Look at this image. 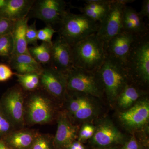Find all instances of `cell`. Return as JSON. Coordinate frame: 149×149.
Segmentation results:
<instances>
[{
  "instance_id": "obj_2",
  "label": "cell",
  "mask_w": 149,
  "mask_h": 149,
  "mask_svg": "<svg viewBox=\"0 0 149 149\" xmlns=\"http://www.w3.org/2000/svg\"><path fill=\"white\" fill-rule=\"evenodd\" d=\"M71 47L73 67L97 72L106 57L104 43L96 34L86 37Z\"/></svg>"
},
{
  "instance_id": "obj_10",
  "label": "cell",
  "mask_w": 149,
  "mask_h": 149,
  "mask_svg": "<svg viewBox=\"0 0 149 149\" xmlns=\"http://www.w3.org/2000/svg\"><path fill=\"white\" fill-rule=\"evenodd\" d=\"M25 111L26 120L32 125L50 122L54 112L50 100L40 93L31 95Z\"/></svg>"
},
{
  "instance_id": "obj_34",
  "label": "cell",
  "mask_w": 149,
  "mask_h": 149,
  "mask_svg": "<svg viewBox=\"0 0 149 149\" xmlns=\"http://www.w3.org/2000/svg\"><path fill=\"white\" fill-rule=\"evenodd\" d=\"M139 13L142 18H149V0H144L142 2L141 10Z\"/></svg>"
},
{
  "instance_id": "obj_12",
  "label": "cell",
  "mask_w": 149,
  "mask_h": 149,
  "mask_svg": "<svg viewBox=\"0 0 149 149\" xmlns=\"http://www.w3.org/2000/svg\"><path fill=\"white\" fill-rule=\"evenodd\" d=\"M126 141L125 135L108 118H103L97 123L95 133L89 140L91 145L96 148L123 145Z\"/></svg>"
},
{
  "instance_id": "obj_25",
  "label": "cell",
  "mask_w": 149,
  "mask_h": 149,
  "mask_svg": "<svg viewBox=\"0 0 149 149\" xmlns=\"http://www.w3.org/2000/svg\"><path fill=\"white\" fill-rule=\"evenodd\" d=\"M95 130V125L91 122H87L82 124L78 130L77 141L83 143L89 141L93 137Z\"/></svg>"
},
{
  "instance_id": "obj_38",
  "label": "cell",
  "mask_w": 149,
  "mask_h": 149,
  "mask_svg": "<svg viewBox=\"0 0 149 149\" xmlns=\"http://www.w3.org/2000/svg\"><path fill=\"white\" fill-rule=\"evenodd\" d=\"M6 1V0H0V8L4 4Z\"/></svg>"
},
{
  "instance_id": "obj_15",
  "label": "cell",
  "mask_w": 149,
  "mask_h": 149,
  "mask_svg": "<svg viewBox=\"0 0 149 149\" xmlns=\"http://www.w3.org/2000/svg\"><path fill=\"white\" fill-rule=\"evenodd\" d=\"M50 65L64 74L73 68L71 46L59 35L52 42Z\"/></svg>"
},
{
  "instance_id": "obj_1",
  "label": "cell",
  "mask_w": 149,
  "mask_h": 149,
  "mask_svg": "<svg viewBox=\"0 0 149 149\" xmlns=\"http://www.w3.org/2000/svg\"><path fill=\"white\" fill-rule=\"evenodd\" d=\"M124 65L132 83L147 91L149 84V33L138 37Z\"/></svg>"
},
{
  "instance_id": "obj_9",
  "label": "cell",
  "mask_w": 149,
  "mask_h": 149,
  "mask_svg": "<svg viewBox=\"0 0 149 149\" xmlns=\"http://www.w3.org/2000/svg\"><path fill=\"white\" fill-rule=\"evenodd\" d=\"M66 2L63 0L35 1L28 14L29 18L34 17L42 20L47 25L61 24L68 11Z\"/></svg>"
},
{
  "instance_id": "obj_27",
  "label": "cell",
  "mask_w": 149,
  "mask_h": 149,
  "mask_svg": "<svg viewBox=\"0 0 149 149\" xmlns=\"http://www.w3.org/2000/svg\"><path fill=\"white\" fill-rule=\"evenodd\" d=\"M77 8L82 13V14L85 15L93 21L99 22V23L102 22L106 16L110 9L104 10H94L88 8L85 6L82 7Z\"/></svg>"
},
{
  "instance_id": "obj_20",
  "label": "cell",
  "mask_w": 149,
  "mask_h": 149,
  "mask_svg": "<svg viewBox=\"0 0 149 149\" xmlns=\"http://www.w3.org/2000/svg\"><path fill=\"white\" fill-rule=\"evenodd\" d=\"M147 91L134 83H130L120 92L115 102L121 111L125 110L146 96Z\"/></svg>"
},
{
  "instance_id": "obj_31",
  "label": "cell",
  "mask_w": 149,
  "mask_h": 149,
  "mask_svg": "<svg viewBox=\"0 0 149 149\" xmlns=\"http://www.w3.org/2000/svg\"><path fill=\"white\" fill-rule=\"evenodd\" d=\"M15 22L0 17V37L11 33Z\"/></svg>"
},
{
  "instance_id": "obj_26",
  "label": "cell",
  "mask_w": 149,
  "mask_h": 149,
  "mask_svg": "<svg viewBox=\"0 0 149 149\" xmlns=\"http://www.w3.org/2000/svg\"><path fill=\"white\" fill-rule=\"evenodd\" d=\"M13 51V42L11 33L0 37V56L10 57Z\"/></svg>"
},
{
  "instance_id": "obj_7",
  "label": "cell",
  "mask_w": 149,
  "mask_h": 149,
  "mask_svg": "<svg viewBox=\"0 0 149 149\" xmlns=\"http://www.w3.org/2000/svg\"><path fill=\"white\" fill-rule=\"evenodd\" d=\"M134 1L113 0L106 16L100 23L97 32L96 33L104 44L112 37L123 31V17L125 6Z\"/></svg>"
},
{
  "instance_id": "obj_28",
  "label": "cell",
  "mask_w": 149,
  "mask_h": 149,
  "mask_svg": "<svg viewBox=\"0 0 149 149\" xmlns=\"http://www.w3.org/2000/svg\"><path fill=\"white\" fill-rule=\"evenodd\" d=\"M30 149H52V141L47 135H37Z\"/></svg>"
},
{
  "instance_id": "obj_17",
  "label": "cell",
  "mask_w": 149,
  "mask_h": 149,
  "mask_svg": "<svg viewBox=\"0 0 149 149\" xmlns=\"http://www.w3.org/2000/svg\"><path fill=\"white\" fill-rule=\"evenodd\" d=\"M35 0H6L0 8V17L15 22L27 16Z\"/></svg>"
},
{
  "instance_id": "obj_33",
  "label": "cell",
  "mask_w": 149,
  "mask_h": 149,
  "mask_svg": "<svg viewBox=\"0 0 149 149\" xmlns=\"http://www.w3.org/2000/svg\"><path fill=\"white\" fill-rule=\"evenodd\" d=\"M15 73L13 72L10 67L5 64H0V82H5L12 77Z\"/></svg>"
},
{
  "instance_id": "obj_22",
  "label": "cell",
  "mask_w": 149,
  "mask_h": 149,
  "mask_svg": "<svg viewBox=\"0 0 149 149\" xmlns=\"http://www.w3.org/2000/svg\"><path fill=\"white\" fill-rule=\"evenodd\" d=\"M6 141L15 149H27L30 148L37 136L33 131L20 130L7 135Z\"/></svg>"
},
{
  "instance_id": "obj_11",
  "label": "cell",
  "mask_w": 149,
  "mask_h": 149,
  "mask_svg": "<svg viewBox=\"0 0 149 149\" xmlns=\"http://www.w3.org/2000/svg\"><path fill=\"white\" fill-rule=\"evenodd\" d=\"M118 118L123 126L130 131L145 128L149 122L148 99L144 96L130 108L119 112Z\"/></svg>"
},
{
  "instance_id": "obj_8",
  "label": "cell",
  "mask_w": 149,
  "mask_h": 149,
  "mask_svg": "<svg viewBox=\"0 0 149 149\" xmlns=\"http://www.w3.org/2000/svg\"><path fill=\"white\" fill-rule=\"evenodd\" d=\"M1 111L14 127H22L24 123V97L20 87L10 88L3 96Z\"/></svg>"
},
{
  "instance_id": "obj_14",
  "label": "cell",
  "mask_w": 149,
  "mask_h": 149,
  "mask_svg": "<svg viewBox=\"0 0 149 149\" xmlns=\"http://www.w3.org/2000/svg\"><path fill=\"white\" fill-rule=\"evenodd\" d=\"M139 36L125 31L116 35L104 44L107 55L125 64L133 43Z\"/></svg>"
},
{
  "instance_id": "obj_35",
  "label": "cell",
  "mask_w": 149,
  "mask_h": 149,
  "mask_svg": "<svg viewBox=\"0 0 149 149\" xmlns=\"http://www.w3.org/2000/svg\"><path fill=\"white\" fill-rule=\"evenodd\" d=\"M65 149H86L83 143L80 141H74L68 146Z\"/></svg>"
},
{
  "instance_id": "obj_36",
  "label": "cell",
  "mask_w": 149,
  "mask_h": 149,
  "mask_svg": "<svg viewBox=\"0 0 149 149\" xmlns=\"http://www.w3.org/2000/svg\"><path fill=\"white\" fill-rule=\"evenodd\" d=\"M0 149H10L3 141L0 140Z\"/></svg>"
},
{
  "instance_id": "obj_16",
  "label": "cell",
  "mask_w": 149,
  "mask_h": 149,
  "mask_svg": "<svg viewBox=\"0 0 149 149\" xmlns=\"http://www.w3.org/2000/svg\"><path fill=\"white\" fill-rule=\"evenodd\" d=\"M78 127L72 123L65 113H60L57 118V128L53 143L58 149H65L77 138Z\"/></svg>"
},
{
  "instance_id": "obj_24",
  "label": "cell",
  "mask_w": 149,
  "mask_h": 149,
  "mask_svg": "<svg viewBox=\"0 0 149 149\" xmlns=\"http://www.w3.org/2000/svg\"><path fill=\"white\" fill-rule=\"evenodd\" d=\"M18 82L24 90L27 91H35L40 85V74L32 73L19 74L15 73Z\"/></svg>"
},
{
  "instance_id": "obj_3",
  "label": "cell",
  "mask_w": 149,
  "mask_h": 149,
  "mask_svg": "<svg viewBox=\"0 0 149 149\" xmlns=\"http://www.w3.org/2000/svg\"><path fill=\"white\" fill-rule=\"evenodd\" d=\"M98 72L103 85L105 96L111 104L115 102L120 92L132 83L124 65L107 55Z\"/></svg>"
},
{
  "instance_id": "obj_32",
  "label": "cell",
  "mask_w": 149,
  "mask_h": 149,
  "mask_svg": "<svg viewBox=\"0 0 149 149\" xmlns=\"http://www.w3.org/2000/svg\"><path fill=\"white\" fill-rule=\"evenodd\" d=\"M120 149H144V148L143 146L134 134L125 141Z\"/></svg>"
},
{
  "instance_id": "obj_6",
  "label": "cell",
  "mask_w": 149,
  "mask_h": 149,
  "mask_svg": "<svg viewBox=\"0 0 149 149\" xmlns=\"http://www.w3.org/2000/svg\"><path fill=\"white\" fill-rule=\"evenodd\" d=\"M65 74L67 92L83 93L100 100L105 96L98 71L91 72L73 67Z\"/></svg>"
},
{
  "instance_id": "obj_29",
  "label": "cell",
  "mask_w": 149,
  "mask_h": 149,
  "mask_svg": "<svg viewBox=\"0 0 149 149\" xmlns=\"http://www.w3.org/2000/svg\"><path fill=\"white\" fill-rule=\"evenodd\" d=\"M56 31L50 25H47L45 27L38 30L37 39L42 42H45L52 44V37Z\"/></svg>"
},
{
  "instance_id": "obj_30",
  "label": "cell",
  "mask_w": 149,
  "mask_h": 149,
  "mask_svg": "<svg viewBox=\"0 0 149 149\" xmlns=\"http://www.w3.org/2000/svg\"><path fill=\"white\" fill-rule=\"evenodd\" d=\"M37 32L36 25V21L32 24L28 25L26 30V40L28 45H33V46L38 45Z\"/></svg>"
},
{
  "instance_id": "obj_23",
  "label": "cell",
  "mask_w": 149,
  "mask_h": 149,
  "mask_svg": "<svg viewBox=\"0 0 149 149\" xmlns=\"http://www.w3.org/2000/svg\"><path fill=\"white\" fill-rule=\"evenodd\" d=\"M52 45L42 42L40 45L29 47V54L40 64L51 65Z\"/></svg>"
},
{
  "instance_id": "obj_37",
  "label": "cell",
  "mask_w": 149,
  "mask_h": 149,
  "mask_svg": "<svg viewBox=\"0 0 149 149\" xmlns=\"http://www.w3.org/2000/svg\"><path fill=\"white\" fill-rule=\"evenodd\" d=\"M95 149H118L116 146H112L107 147V148H96Z\"/></svg>"
},
{
  "instance_id": "obj_18",
  "label": "cell",
  "mask_w": 149,
  "mask_h": 149,
  "mask_svg": "<svg viewBox=\"0 0 149 149\" xmlns=\"http://www.w3.org/2000/svg\"><path fill=\"white\" fill-rule=\"evenodd\" d=\"M123 30L136 36H142L149 33L148 30L139 12L131 6L126 5L123 11Z\"/></svg>"
},
{
  "instance_id": "obj_4",
  "label": "cell",
  "mask_w": 149,
  "mask_h": 149,
  "mask_svg": "<svg viewBox=\"0 0 149 149\" xmlns=\"http://www.w3.org/2000/svg\"><path fill=\"white\" fill-rule=\"evenodd\" d=\"M65 114L72 123L91 122L99 117L101 106L100 99L78 93L67 92Z\"/></svg>"
},
{
  "instance_id": "obj_13",
  "label": "cell",
  "mask_w": 149,
  "mask_h": 149,
  "mask_svg": "<svg viewBox=\"0 0 149 149\" xmlns=\"http://www.w3.org/2000/svg\"><path fill=\"white\" fill-rule=\"evenodd\" d=\"M40 85L55 98L65 100L67 90L64 73L51 66L44 68L40 74Z\"/></svg>"
},
{
  "instance_id": "obj_21",
  "label": "cell",
  "mask_w": 149,
  "mask_h": 149,
  "mask_svg": "<svg viewBox=\"0 0 149 149\" xmlns=\"http://www.w3.org/2000/svg\"><path fill=\"white\" fill-rule=\"evenodd\" d=\"M29 19L27 16L15 22L11 33L13 42V51L12 55L29 54L26 37Z\"/></svg>"
},
{
  "instance_id": "obj_19",
  "label": "cell",
  "mask_w": 149,
  "mask_h": 149,
  "mask_svg": "<svg viewBox=\"0 0 149 149\" xmlns=\"http://www.w3.org/2000/svg\"><path fill=\"white\" fill-rule=\"evenodd\" d=\"M9 64L11 69L17 74H40L44 68L37 62L31 55L27 54H13L9 57Z\"/></svg>"
},
{
  "instance_id": "obj_5",
  "label": "cell",
  "mask_w": 149,
  "mask_h": 149,
  "mask_svg": "<svg viewBox=\"0 0 149 149\" xmlns=\"http://www.w3.org/2000/svg\"><path fill=\"white\" fill-rule=\"evenodd\" d=\"M99 24L83 14H77L67 11L60 24L59 36L71 46L96 34Z\"/></svg>"
}]
</instances>
